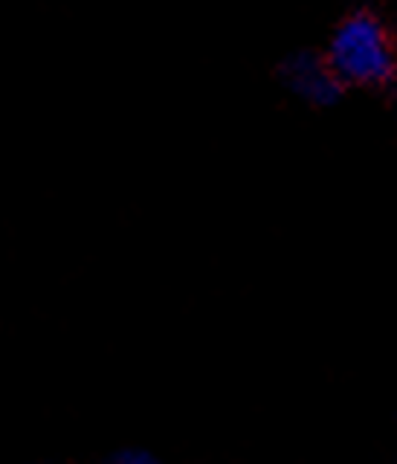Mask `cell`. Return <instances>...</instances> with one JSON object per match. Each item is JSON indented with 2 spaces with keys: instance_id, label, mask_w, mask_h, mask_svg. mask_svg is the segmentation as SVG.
I'll use <instances>...</instances> for the list:
<instances>
[{
  "instance_id": "cell-1",
  "label": "cell",
  "mask_w": 397,
  "mask_h": 464,
  "mask_svg": "<svg viewBox=\"0 0 397 464\" xmlns=\"http://www.w3.org/2000/svg\"><path fill=\"white\" fill-rule=\"evenodd\" d=\"M328 64L343 82L389 84L397 76V50L383 21L360 9L336 26Z\"/></svg>"
},
{
  "instance_id": "cell-3",
  "label": "cell",
  "mask_w": 397,
  "mask_h": 464,
  "mask_svg": "<svg viewBox=\"0 0 397 464\" xmlns=\"http://www.w3.org/2000/svg\"><path fill=\"white\" fill-rule=\"evenodd\" d=\"M113 464H157L149 453H122Z\"/></svg>"
},
{
  "instance_id": "cell-2",
  "label": "cell",
  "mask_w": 397,
  "mask_h": 464,
  "mask_svg": "<svg viewBox=\"0 0 397 464\" xmlns=\"http://www.w3.org/2000/svg\"><path fill=\"white\" fill-rule=\"evenodd\" d=\"M287 76L290 84L311 102H316V105H331L343 93V79L336 76V70L328 62H322L316 55L293 58L287 64Z\"/></svg>"
}]
</instances>
